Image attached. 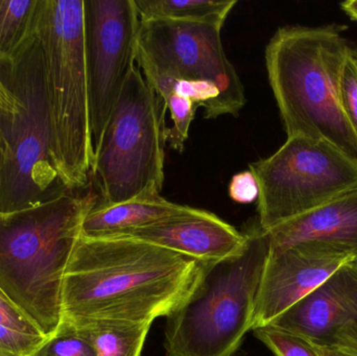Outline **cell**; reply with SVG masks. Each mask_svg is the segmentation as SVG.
<instances>
[{
    "mask_svg": "<svg viewBox=\"0 0 357 356\" xmlns=\"http://www.w3.org/2000/svg\"><path fill=\"white\" fill-rule=\"evenodd\" d=\"M245 233V250L233 258L206 263L195 292L167 318V356H233L253 330L270 240L258 222Z\"/></svg>",
    "mask_w": 357,
    "mask_h": 356,
    "instance_id": "8992f818",
    "label": "cell"
},
{
    "mask_svg": "<svg viewBox=\"0 0 357 356\" xmlns=\"http://www.w3.org/2000/svg\"><path fill=\"white\" fill-rule=\"evenodd\" d=\"M139 26L134 0H84L93 155L123 86L136 66Z\"/></svg>",
    "mask_w": 357,
    "mask_h": 356,
    "instance_id": "30bf717a",
    "label": "cell"
},
{
    "mask_svg": "<svg viewBox=\"0 0 357 356\" xmlns=\"http://www.w3.org/2000/svg\"><path fill=\"white\" fill-rule=\"evenodd\" d=\"M205 267L134 238L81 236L63 280V318L152 324L184 305Z\"/></svg>",
    "mask_w": 357,
    "mask_h": 356,
    "instance_id": "6da1fadb",
    "label": "cell"
},
{
    "mask_svg": "<svg viewBox=\"0 0 357 356\" xmlns=\"http://www.w3.org/2000/svg\"><path fill=\"white\" fill-rule=\"evenodd\" d=\"M132 69L92 160L98 204L110 206L142 196H161L165 183V108Z\"/></svg>",
    "mask_w": 357,
    "mask_h": 356,
    "instance_id": "52a82bcc",
    "label": "cell"
},
{
    "mask_svg": "<svg viewBox=\"0 0 357 356\" xmlns=\"http://www.w3.org/2000/svg\"><path fill=\"white\" fill-rule=\"evenodd\" d=\"M163 106L171 112L174 125L165 127L163 131L165 141L169 144V148L182 153L185 142L188 139L189 127L195 119L197 107L188 98H182L175 93H167L161 96Z\"/></svg>",
    "mask_w": 357,
    "mask_h": 356,
    "instance_id": "44dd1931",
    "label": "cell"
},
{
    "mask_svg": "<svg viewBox=\"0 0 357 356\" xmlns=\"http://www.w3.org/2000/svg\"><path fill=\"white\" fill-rule=\"evenodd\" d=\"M341 8L352 20L357 21V0H347L342 2Z\"/></svg>",
    "mask_w": 357,
    "mask_h": 356,
    "instance_id": "83f0119b",
    "label": "cell"
},
{
    "mask_svg": "<svg viewBox=\"0 0 357 356\" xmlns=\"http://www.w3.org/2000/svg\"><path fill=\"white\" fill-rule=\"evenodd\" d=\"M257 181L252 171H245L233 176L229 184V196L234 202L239 204H251L258 200Z\"/></svg>",
    "mask_w": 357,
    "mask_h": 356,
    "instance_id": "484cf974",
    "label": "cell"
},
{
    "mask_svg": "<svg viewBox=\"0 0 357 356\" xmlns=\"http://www.w3.org/2000/svg\"><path fill=\"white\" fill-rule=\"evenodd\" d=\"M121 238L162 247L202 263H216L238 256L247 248L248 235L214 213L193 208Z\"/></svg>",
    "mask_w": 357,
    "mask_h": 356,
    "instance_id": "4fadbf2b",
    "label": "cell"
},
{
    "mask_svg": "<svg viewBox=\"0 0 357 356\" xmlns=\"http://www.w3.org/2000/svg\"><path fill=\"white\" fill-rule=\"evenodd\" d=\"M46 339L21 334L0 325V356H29Z\"/></svg>",
    "mask_w": 357,
    "mask_h": 356,
    "instance_id": "cb8c5ba5",
    "label": "cell"
},
{
    "mask_svg": "<svg viewBox=\"0 0 357 356\" xmlns=\"http://www.w3.org/2000/svg\"><path fill=\"white\" fill-rule=\"evenodd\" d=\"M19 110V102L16 96L4 85L0 77V111L14 114Z\"/></svg>",
    "mask_w": 357,
    "mask_h": 356,
    "instance_id": "4316f807",
    "label": "cell"
},
{
    "mask_svg": "<svg viewBox=\"0 0 357 356\" xmlns=\"http://www.w3.org/2000/svg\"><path fill=\"white\" fill-rule=\"evenodd\" d=\"M0 325L33 336H44L40 330L0 291ZM45 338V336H44Z\"/></svg>",
    "mask_w": 357,
    "mask_h": 356,
    "instance_id": "d4e9b609",
    "label": "cell"
},
{
    "mask_svg": "<svg viewBox=\"0 0 357 356\" xmlns=\"http://www.w3.org/2000/svg\"><path fill=\"white\" fill-rule=\"evenodd\" d=\"M140 20L206 23L222 29L236 0H134Z\"/></svg>",
    "mask_w": 357,
    "mask_h": 356,
    "instance_id": "e0dca14e",
    "label": "cell"
},
{
    "mask_svg": "<svg viewBox=\"0 0 357 356\" xmlns=\"http://www.w3.org/2000/svg\"><path fill=\"white\" fill-rule=\"evenodd\" d=\"M39 0H0V61L8 60L33 35Z\"/></svg>",
    "mask_w": 357,
    "mask_h": 356,
    "instance_id": "ac0fdd59",
    "label": "cell"
},
{
    "mask_svg": "<svg viewBox=\"0 0 357 356\" xmlns=\"http://www.w3.org/2000/svg\"><path fill=\"white\" fill-rule=\"evenodd\" d=\"M356 258L339 249L301 244L270 251L256 298L253 330L270 325Z\"/></svg>",
    "mask_w": 357,
    "mask_h": 356,
    "instance_id": "8fae6325",
    "label": "cell"
},
{
    "mask_svg": "<svg viewBox=\"0 0 357 356\" xmlns=\"http://www.w3.org/2000/svg\"><path fill=\"white\" fill-rule=\"evenodd\" d=\"M356 54H357V50H356Z\"/></svg>",
    "mask_w": 357,
    "mask_h": 356,
    "instance_id": "f546056e",
    "label": "cell"
},
{
    "mask_svg": "<svg viewBox=\"0 0 357 356\" xmlns=\"http://www.w3.org/2000/svg\"><path fill=\"white\" fill-rule=\"evenodd\" d=\"M318 348V347H317ZM322 356H357L354 353H340V351L327 350V349L318 348Z\"/></svg>",
    "mask_w": 357,
    "mask_h": 356,
    "instance_id": "f1b7e54d",
    "label": "cell"
},
{
    "mask_svg": "<svg viewBox=\"0 0 357 356\" xmlns=\"http://www.w3.org/2000/svg\"><path fill=\"white\" fill-rule=\"evenodd\" d=\"M266 232L270 251L318 244L345 251L357 263V189Z\"/></svg>",
    "mask_w": 357,
    "mask_h": 356,
    "instance_id": "5bb4252c",
    "label": "cell"
},
{
    "mask_svg": "<svg viewBox=\"0 0 357 356\" xmlns=\"http://www.w3.org/2000/svg\"><path fill=\"white\" fill-rule=\"evenodd\" d=\"M342 109L357 137V54L352 49L346 59L340 81Z\"/></svg>",
    "mask_w": 357,
    "mask_h": 356,
    "instance_id": "603a6c76",
    "label": "cell"
},
{
    "mask_svg": "<svg viewBox=\"0 0 357 356\" xmlns=\"http://www.w3.org/2000/svg\"><path fill=\"white\" fill-rule=\"evenodd\" d=\"M98 201L88 186L0 212V291L45 338L62 322L63 280Z\"/></svg>",
    "mask_w": 357,
    "mask_h": 356,
    "instance_id": "7a4b0ae2",
    "label": "cell"
},
{
    "mask_svg": "<svg viewBox=\"0 0 357 356\" xmlns=\"http://www.w3.org/2000/svg\"><path fill=\"white\" fill-rule=\"evenodd\" d=\"M35 33L43 56L54 165L67 188L83 189L93 160L84 0H39Z\"/></svg>",
    "mask_w": 357,
    "mask_h": 356,
    "instance_id": "277c9868",
    "label": "cell"
},
{
    "mask_svg": "<svg viewBox=\"0 0 357 356\" xmlns=\"http://www.w3.org/2000/svg\"><path fill=\"white\" fill-rule=\"evenodd\" d=\"M264 231L357 189V159L325 140L287 137L272 156L250 164Z\"/></svg>",
    "mask_w": 357,
    "mask_h": 356,
    "instance_id": "ba28073f",
    "label": "cell"
},
{
    "mask_svg": "<svg viewBox=\"0 0 357 356\" xmlns=\"http://www.w3.org/2000/svg\"><path fill=\"white\" fill-rule=\"evenodd\" d=\"M65 320L89 342L96 356L142 355L152 325L111 320Z\"/></svg>",
    "mask_w": 357,
    "mask_h": 356,
    "instance_id": "2e32d148",
    "label": "cell"
},
{
    "mask_svg": "<svg viewBox=\"0 0 357 356\" xmlns=\"http://www.w3.org/2000/svg\"><path fill=\"white\" fill-rule=\"evenodd\" d=\"M270 325L318 348L357 355V263L337 270Z\"/></svg>",
    "mask_w": 357,
    "mask_h": 356,
    "instance_id": "7c38bea8",
    "label": "cell"
},
{
    "mask_svg": "<svg viewBox=\"0 0 357 356\" xmlns=\"http://www.w3.org/2000/svg\"><path fill=\"white\" fill-rule=\"evenodd\" d=\"M0 77L19 110L0 111V212L56 198L67 188L52 158V123L41 46L33 35L14 56L0 61Z\"/></svg>",
    "mask_w": 357,
    "mask_h": 356,
    "instance_id": "5b68a950",
    "label": "cell"
},
{
    "mask_svg": "<svg viewBox=\"0 0 357 356\" xmlns=\"http://www.w3.org/2000/svg\"><path fill=\"white\" fill-rule=\"evenodd\" d=\"M252 332L275 356H322L320 350L305 339L273 326H264Z\"/></svg>",
    "mask_w": 357,
    "mask_h": 356,
    "instance_id": "7402d4cb",
    "label": "cell"
},
{
    "mask_svg": "<svg viewBox=\"0 0 357 356\" xmlns=\"http://www.w3.org/2000/svg\"><path fill=\"white\" fill-rule=\"evenodd\" d=\"M220 31L206 23L140 20L137 62L144 77L211 82L220 89V115L238 116L247 102L245 88Z\"/></svg>",
    "mask_w": 357,
    "mask_h": 356,
    "instance_id": "9c48e42d",
    "label": "cell"
},
{
    "mask_svg": "<svg viewBox=\"0 0 357 356\" xmlns=\"http://www.w3.org/2000/svg\"><path fill=\"white\" fill-rule=\"evenodd\" d=\"M146 79L159 98L167 93H175L182 98H188L197 108L203 107L205 118L214 119L222 116L218 104L220 89L211 82L158 77Z\"/></svg>",
    "mask_w": 357,
    "mask_h": 356,
    "instance_id": "d6986e66",
    "label": "cell"
},
{
    "mask_svg": "<svg viewBox=\"0 0 357 356\" xmlns=\"http://www.w3.org/2000/svg\"><path fill=\"white\" fill-rule=\"evenodd\" d=\"M192 210V207L169 202L162 196H142L110 206L96 205L84 219L82 236L121 238Z\"/></svg>",
    "mask_w": 357,
    "mask_h": 356,
    "instance_id": "9a60e30c",
    "label": "cell"
},
{
    "mask_svg": "<svg viewBox=\"0 0 357 356\" xmlns=\"http://www.w3.org/2000/svg\"><path fill=\"white\" fill-rule=\"evenodd\" d=\"M347 26H284L266 48L268 81L287 137L325 140L357 159V137L341 100L340 81L352 52Z\"/></svg>",
    "mask_w": 357,
    "mask_h": 356,
    "instance_id": "3957f363",
    "label": "cell"
},
{
    "mask_svg": "<svg viewBox=\"0 0 357 356\" xmlns=\"http://www.w3.org/2000/svg\"><path fill=\"white\" fill-rule=\"evenodd\" d=\"M29 356H96L93 348L77 328L62 319L56 332Z\"/></svg>",
    "mask_w": 357,
    "mask_h": 356,
    "instance_id": "ffe728a7",
    "label": "cell"
}]
</instances>
